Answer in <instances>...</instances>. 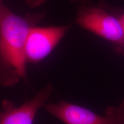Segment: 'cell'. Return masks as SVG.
<instances>
[{
	"label": "cell",
	"instance_id": "obj_1",
	"mask_svg": "<svg viewBox=\"0 0 124 124\" xmlns=\"http://www.w3.org/2000/svg\"><path fill=\"white\" fill-rule=\"evenodd\" d=\"M36 17H23L0 0V85L15 86L27 74L25 49Z\"/></svg>",
	"mask_w": 124,
	"mask_h": 124
},
{
	"label": "cell",
	"instance_id": "obj_2",
	"mask_svg": "<svg viewBox=\"0 0 124 124\" xmlns=\"http://www.w3.org/2000/svg\"><path fill=\"white\" fill-rule=\"evenodd\" d=\"M70 28V25L31 27L28 33L25 49L27 63L36 64L46 58Z\"/></svg>",
	"mask_w": 124,
	"mask_h": 124
},
{
	"label": "cell",
	"instance_id": "obj_3",
	"mask_svg": "<svg viewBox=\"0 0 124 124\" xmlns=\"http://www.w3.org/2000/svg\"><path fill=\"white\" fill-rule=\"evenodd\" d=\"M44 107L49 113L66 124H124V120L113 112L110 107L105 116L62 101L58 103H46Z\"/></svg>",
	"mask_w": 124,
	"mask_h": 124
},
{
	"label": "cell",
	"instance_id": "obj_4",
	"mask_svg": "<svg viewBox=\"0 0 124 124\" xmlns=\"http://www.w3.org/2000/svg\"><path fill=\"white\" fill-rule=\"evenodd\" d=\"M75 23L110 41L124 43V37L120 20L103 9L94 7L80 9L77 14Z\"/></svg>",
	"mask_w": 124,
	"mask_h": 124
},
{
	"label": "cell",
	"instance_id": "obj_5",
	"mask_svg": "<svg viewBox=\"0 0 124 124\" xmlns=\"http://www.w3.org/2000/svg\"><path fill=\"white\" fill-rule=\"evenodd\" d=\"M52 90L51 85H48L33 98L18 106L12 101L3 100L0 108V124H33L37 112L46 104Z\"/></svg>",
	"mask_w": 124,
	"mask_h": 124
},
{
	"label": "cell",
	"instance_id": "obj_6",
	"mask_svg": "<svg viewBox=\"0 0 124 124\" xmlns=\"http://www.w3.org/2000/svg\"><path fill=\"white\" fill-rule=\"evenodd\" d=\"M46 1V0H25V2L29 7L33 8L40 7Z\"/></svg>",
	"mask_w": 124,
	"mask_h": 124
},
{
	"label": "cell",
	"instance_id": "obj_7",
	"mask_svg": "<svg viewBox=\"0 0 124 124\" xmlns=\"http://www.w3.org/2000/svg\"><path fill=\"white\" fill-rule=\"evenodd\" d=\"M111 108H112L113 111L117 116H118L119 117L124 120V101L118 108H113V107H111Z\"/></svg>",
	"mask_w": 124,
	"mask_h": 124
},
{
	"label": "cell",
	"instance_id": "obj_8",
	"mask_svg": "<svg viewBox=\"0 0 124 124\" xmlns=\"http://www.w3.org/2000/svg\"><path fill=\"white\" fill-rule=\"evenodd\" d=\"M120 22L121 24V26L122 32H123V35L124 37V15H123L121 17Z\"/></svg>",
	"mask_w": 124,
	"mask_h": 124
},
{
	"label": "cell",
	"instance_id": "obj_9",
	"mask_svg": "<svg viewBox=\"0 0 124 124\" xmlns=\"http://www.w3.org/2000/svg\"></svg>",
	"mask_w": 124,
	"mask_h": 124
}]
</instances>
